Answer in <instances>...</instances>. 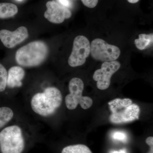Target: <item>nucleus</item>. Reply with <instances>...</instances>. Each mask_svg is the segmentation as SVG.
<instances>
[{
  "mask_svg": "<svg viewBox=\"0 0 153 153\" xmlns=\"http://www.w3.org/2000/svg\"><path fill=\"white\" fill-rule=\"evenodd\" d=\"M153 34H141L138 39L134 40V43L138 49L140 50L147 49L153 44Z\"/></svg>",
  "mask_w": 153,
  "mask_h": 153,
  "instance_id": "nucleus-13",
  "label": "nucleus"
},
{
  "mask_svg": "<svg viewBox=\"0 0 153 153\" xmlns=\"http://www.w3.org/2000/svg\"><path fill=\"white\" fill-rule=\"evenodd\" d=\"M63 97L59 89L55 87H49L43 92L34 94L31 99V106L36 114L48 117L54 114L62 104Z\"/></svg>",
  "mask_w": 153,
  "mask_h": 153,
  "instance_id": "nucleus-1",
  "label": "nucleus"
},
{
  "mask_svg": "<svg viewBox=\"0 0 153 153\" xmlns=\"http://www.w3.org/2000/svg\"><path fill=\"white\" fill-rule=\"evenodd\" d=\"M114 139L120 141L125 142L126 140L127 136L124 132L117 131L114 132L112 135Z\"/></svg>",
  "mask_w": 153,
  "mask_h": 153,
  "instance_id": "nucleus-17",
  "label": "nucleus"
},
{
  "mask_svg": "<svg viewBox=\"0 0 153 153\" xmlns=\"http://www.w3.org/2000/svg\"><path fill=\"white\" fill-rule=\"evenodd\" d=\"M25 74V70L22 67L19 66L11 67L7 73V86L11 88L21 87Z\"/></svg>",
  "mask_w": 153,
  "mask_h": 153,
  "instance_id": "nucleus-11",
  "label": "nucleus"
},
{
  "mask_svg": "<svg viewBox=\"0 0 153 153\" xmlns=\"http://www.w3.org/2000/svg\"><path fill=\"white\" fill-rule=\"evenodd\" d=\"M57 1L61 5L64 6L67 8L68 9L72 7V3L71 0H57Z\"/></svg>",
  "mask_w": 153,
  "mask_h": 153,
  "instance_id": "nucleus-19",
  "label": "nucleus"
},
{
  "mask_svg": "<svg viewBox=\"0 0 153 153\" xmlns=\"http://www.w3.org/2000/svg\"><path fill=\"white\" fill-rule=\"evenodd\" d=\"M120 63L116 60L103 62L101 68L96 70L93 74V78L97 81V88L101 90L108 88L111 76L120 69Z\"/></svg>",
  "mask_w": 153,
  "mask_h": 153,
  "instance_id": "nucleus-7",
  "label": "nucleus"
},
{
  "mask_svg": "<svg viewBox=\"0 0 153 153\" xmlns=\"http://www.w3.org/2000/svg\"><path fill=\"white\" fill-rule=\"evenodd\" d=\"M84 87L83 81L78 77H74L69 81L68 89L70 93L65 97L66 106L68 109H75L78 104L83 109H88L92 106V99L82 96Z\"/></svg>",
  "mask_w": 153,
  "mask_h": 153,
  "instance_id": "nucleus-4",
  "label": "nucleus"
},
{
  "mask_svg": "<svg viewBox=\"0 0 153 153\" xmlns=\"http://www.w3.org/2000/svg\"><path fill=\"white\" fill-rule=\"evenodd\" d=\"M90 53L94 59L101 62H110L118 58L120 49L117 46L106 43L100 38H96L90 44Z\"/></svg>",
  "mask_w": 153,
  "mask_h": 153,
  "instance_id": "nucleus-5",
  "label": "nucleus"
},
{
  "mask_svg": "<svg viewBox=\"0 0 153 153\" xmlns=\"http://www.w3.org/2000/svg\"><path fill=\"white\" fill-rule=\"evenodd\" d=\"M18 11V7L14 4L0 3V19L11 18L17 14Z\"/></svg>",
  "mask_w": 153,
  "mask_h": 153,
  "instance_id": "nucleus-12",
  "label": "nucleus"
},
{
  "mask_svg": "<svg viewBox=\"0 0 153 153\" xmlns=\"http://www.w3.org/2000/svg\"><path fill=\"white\" fill-rule=\"evenodd\" d=\"M128 1L129 3H131V4H135L137 3L140 0H127Z\"/></svg>",
  "mask_w": 153,
  "mask_h": 153,
  "instance_id": "nucleus-22",
  "label": "nucleus"
},
{
  "mask_svg": "<svg viewBox=\"0 0 153 153\" xmlns=\"http://www.w3.org/2000/svg\"><path fill=\"white\" fill-rule=\"evenodd\" d=\"M19 1H21V0H19Z\"/></svg>",
  "mask_w": 153,
  "mask_h": 153,
  "instance_id": "nucleus-24",
  "label": "nucleus"
},
{
  "mask_svg": "<svg viewBox=\"0 0 153 153\" xmlns=\"http://www.w3.org/2000/svg\"><path fill=\"white\" fill-rule=\"evenodd\" d=\"M89 40L85 36H79L74 38L72 52L68 60L69 66L72 67L84 64L90 54Z\"/></svg>",
  "mask_w": 153,
  "mask_h": 153,
  "instance_id": "nucleus-6",
  "label": "nucleus"
},
{
  "mask_svg": "<svg viewBox=\"0 0 153 153\" xmlns=\"http://www.w3.org/2000/svg\"><path fill=\"white\" fill-rule=\"evenodd\" d=\"M81 1L87 7L93 8L97 5L98 0H81Z\"/></svg>",
  "mask_w": 153,
  "mask_h": 153,
  "instance_id": "nucleus-18",
  "label": "nucleus"
},
{
  "mask_svg": "<svg viewBox=\"0 0 153 153\" xmlns=\"http://www.w3.org/2000/svg\"><path fill=\"white\" fill-rule=\"evenodd\" d=\"M150 146V150L149 152L148 153H153V145H151Z\"/></svg>",
  "mask_w": 153,
  "mask_h": 153,
  "instance_id": "nucleus-23",
  "label": "nucleus"
},
{
  "mask_svg": "<svg viewBox=\"0 0 153 153\" xmlns=\"http://www.w3.org/2000/svg\"><path fill=\"white\" fill-rule=\"evenodd\" d=\"M47 44L41 41H34L17 50L16 60L20 66L35 67L44 62L48 54Z\"/></svg>",
  "mask_w": 153,
  "mask_h": 153,
  "instance_id": "nucleus-2",
  "label": "nucleus"
},
{
  "mask_svg": "<svg viewBox=\"0 0 153 153\" xmlns=\"http://www.w3.org/2000/svg\"><path fill=\"white\" fill-rule=\"evenodd\" d=\"M25 146L23 132L19 126H9L0 132V150L2 153H22Z\"/></svg>",
  "mask_w": 153,
  "mask_h": 153,
  "instance_id": "nucleus-3",
  "label": "nucleus"
},
{
  "mask_svg": "<svg viewBox=\"0 0 153 153\" xmlns=\"http://www.w3.org/2000/svg\"><path fill=\"white\" fill-rule=\"evenodd\" d=\"M28 30L25 27H20L14 32L9 30H0V40L8 48H13L28 38Z\"/></svg>",
  "mask_w": 153,
  "mask_h": 153,
  "instance_id": "nucleus-10",
  "label": "nucleus"
},
{
  "mask_svg": "<svg viewBox=\"0 0 153 153\" xmlns=\"http://www.w3.org/2000/svg\"><path fill=\"white\" fill-rule=\"evenodd\" d=\"M14 115L13 111L10 108L7 107H0V129L12 120Z\"/></svg>",
  "mask_w": 153,
  "mask_h": 153,
  "instance_id": "nucleus-14",
  "label": "nucleus"
},
{
  "mask_svg": "<svg viewBox=\"0 0 153 153\" xmlns=\"http://www.w3.org/2000/svg\"><path fill=\"white\" fill-rule=\"evenodd\" d=\"M146 142L147 144L150 146L153 145V137H149L146 139Z\"/></svg>",
  "mask_w": 153,
  "mask_h": 153,
  "instance_id": "nucleus-20",
  "label": "nucleus"
},
{
  "mask_svg": "<svg viewBox=\"0 0 153 153\" xmlns=\"http://www.w3.org/2000/svg\"><path fill=\"white\" fill-rule=\"evenodd\" d=\"M111 114L109 119L112 123H126L139 119L140 112L139 106L136 104L111 110Z\"/></svg>",
  "mask_w": 153,
  "mask_h": 153,
  "instance_id": "nucleus-8",
  "label": "nucleus"
},
{
  "mask_svg": "<svg viewBox=\"0 0 153 153\" xmlns=\"http://www.w3.org/2000/svg\"><path fill=\"white\" fill-rule=\"evenodd\" d=\"M7 71L6 68L0 63V92L5 90L7 86Z\"/></svg>",
  "mask_w": 153,
  "mask_h": 153,
  "instance_id": "nucleus-16",
  "label": "nucleus"
},
{
  "mask_svg": "<svg viewBox=\"0 0 153 153\" xmlns=\"http://www.w3.org/2000/svg\"><path fill=\"white\" fill-rule=\"evenodd\" d=\"M47 10L44 17L49 22L54 24H61L66 19L71 18V11L59 3L54 1H49L46 4Z\"/></svg>",
  "mask_w": 153,
  "mask_h": 153,
  "instance_id": "nucleus-9",
  "label": "nucleus"
},
{
  "mask_svg": "<svg viewBox=\"0 0 153 153\" xmlns=\"http://www.w3.org/2000/svg\"><path fill=\"white\" fill-rule=\"evenodd\" d=\"M61 153H92L87 146L82 144L70 145L63 149Z\"/></svg>",
  "mask_w": 153,
  "mask_h": 153,
  "instance_id": "nucleus-15",
  "label": "nucleus"
},
{
  "mask_svg": "<svg viewBox=\"0 0 153 153\" xmlns=\"http://www.w3.org/2000/svg\"><path fill=\"white\" fill-rule=\"evenodd\" d=\"M111 153H126V152L125 150L122 149L120 150L119 151H113Z\"/></svg>",
  "mask_w": 153,
  "mask_h": 153,
  "instance_id": "nucleus-21",
  "label": "nucleus"
}]
</instances>
